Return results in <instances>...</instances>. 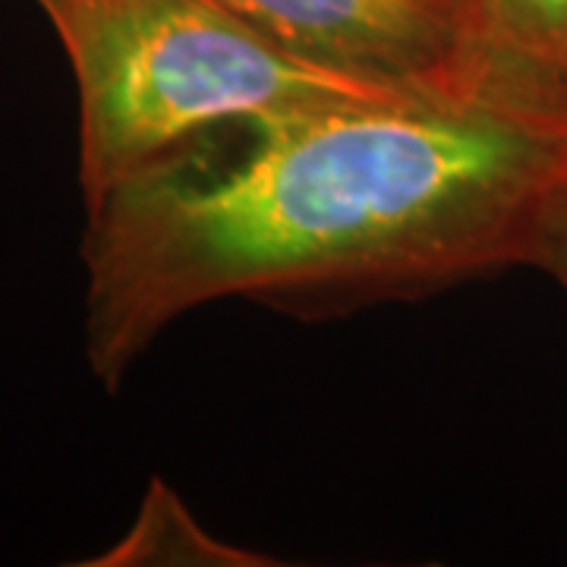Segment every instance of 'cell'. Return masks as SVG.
Listing matches in <instances>:
<instances>
[{"label":"cell","instance_id":"obj_6","mask_svg":"<svg viewBox=\"0 0 567 567\" xmlns=\"http://www.w3.org/2000/svg\"><path fill=\"white\" fill-rule=\"evenodd\" d=\"M527 265L548 271L567 290V183L539 218V227L529 244Z\"/></svg>","mask_w":567,"mask_h":567},{"label":"cell","instance_id":"obj_7","mask_svg":"<svg viewBox=\"0 0 567 567\" xmlns=\"http://www.w3.org/2000/svg\"><path fill=\"white\" fill-rule=\"evenodd\" d=\"M35 3H39V7H41V10H44V13H51V10H54V7H58L61 0H35Z\"/></svg>","mask_w":567,"mask_h":567},{"label":"cell","instance_id":"obj_1","mask_svg":"<svg viewBox=\"0 0 567 567\" xmlns=\"http://www.w3.org/2000/svg\"><path fill=\"white\" fill-rule=\"evenodd\" d=\"M567 183V104L406 95L212 126L85 203V357L117 391L224 297L312 312L527 265Z\"/></svg>","mask_w":567,"mask_h":567},{"label":"cell","instance_id":"obj_3","mask_svg":"<svg viewBox=\"0 0 567 567\" xmlns=\"http://www.w3.org/2000/svg\"><path fill=\"white\" fill-rule=\"evenodd\" d=\"M306 61L420 95H486L464 76L451 0H218Z\"/></svg>","mask_w":567,"mask_h":567},{"label":"cell","instance_id":"obj_2","mask_svg":"<svg viewBox=\"0 0 567 567\" xmlns=\"http://www.w3.org/2000/svg\"><path fill=\"white\" fill-rule=\"evenodd\" d=\"M44 17L76 80L85 203L221 123L420 95L306 61L218 0H61Z\"/></svg>","mask_w":567,"mask_h":567},{"label":"cell","instance_id":"obj_4","mask_svg":"<svg viewBox=\"0 0 567 567\" xmlns=\"http://www.w3.org/2000/svg\"><path fill=\"white\" fill-rule=\"evenodd\" d=\"M476 92L567 104V0H451Z\"/></svg>","mask_w":567,"mask_h":567},{"label":"cell","instance_id":"obj_5","mask_svg":"<svg viewBox=\"0 0 567 567\" xmlns=\"http://www.w3.org/2000/svg\"><path fill=\"white\" fill-rule=\"evenodd\" d=\"M95 567H140V565H196V567H259L275 565L259 551L221 543L196 524L177 492L164 480H152L142 498L136 524L121 536V543L85 561Z\"/></svg>","mask_w":567,"mask_h":567}]
</instances>
